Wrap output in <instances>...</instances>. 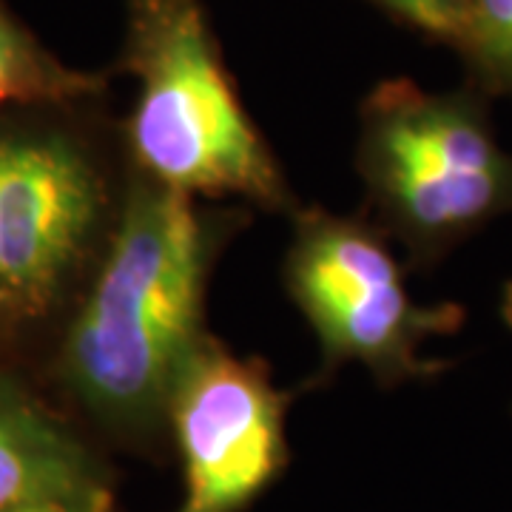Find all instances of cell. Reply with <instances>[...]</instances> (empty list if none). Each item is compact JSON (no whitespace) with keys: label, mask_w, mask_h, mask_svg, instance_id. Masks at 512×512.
I'll use <instances>...</instances> for the list:
<instances>
[{"label":"cell","mask_w":512,"mask_h":512,"mask_svg":"<svg viewBox=\"0 0 512 512\" xmlns=\"http://www.w3.org/2000/svg\"><path fill=\"white\" fill-rule=\"evenodd\" d=\"M222 220L134 174L97 268L49 359L55 387L120 439L168 427V404L205 342V291Z\"/></svg>","instance_id":"cell-1"},{"label":"cell","mask_w":512,"mask_h":512,"mask_svg":"<svg viewBox=\"0 0 512 512\" xmlns=\"http://www.w3.org/2000/svg\"><path fill=\"white\" fill-rule=\"evenodd\" d=\"M60 109L0 114V362L55 345L109 242L120 197L106 154Z\"/></svg>","instance_id":"cell-2"},{"label":"cell","mask_w":512,"mask_h":512,"mask_svg":"<svg viewBox=\"0 0 512 512\" xmlns=\"http://www.w3.org/2000/svg\"><path fill=\"white\" fill-rule=\"evenodd\" d=\"M126 60L137 77L126 128L134 174L191 200L293 208L288 180L242 106L197 0H134Z\"/></svg>","instance_id":"cell-3"},{"label":"cell","mask_w":512,"mask_h":512,"mask_svg":"<svg viewBox=\"0 0 512 512\" xmlns=\"http://www.w3.org/2000/svg\"><path fill=\"white\" fill-rule=\"evenodd\" d=\"M356 168L382 220L413 251L444 248L512 208V154L487 123L407 83L370 97Z\"/></svg>","instance_id":"cell-4"},{"label":"cell","mask_w":512,"mask_h":512,"mask_svg":"<svg viewBox=\"0 0 512 512\" xmlns=\"http://www.w3.org/2000/svg\"><path fill=\"white\" fill-rule=\"evenodd\" d=\"M285 285L311 322L325 370L356 362L382 384L430 373L421 348L453 333L461 311L419 305L382 237L365 222L299 211L285 256Z\"/></svg>","instance_id":"cell-5"},{"label":"cell","mask_w":512,"mask_h":512,"mask_svg":"<svg viewBox=\"0 0 512 512\" xmlns=\"http://www.w3.org/2000/svg\"><path fill=\"white\" fill-rule=\"evenodd\" d=\"M183 461L174 512H239L285 467V396L262 362L239 359L214 336L185 365L168 404Z\"/></svg>","instance_id":"cell-6"},{"label":"cell","mask_w":512,"mask_h":512,"mask_svg":"<svg viewBox=\"0 0 512 512\" xmlns=\"http://www.w3.org/2000/svg\"><path fill=\"white\" fill-rule=\"evenodd\" d=\"M106 487L97 458L20 367L0 362V512Z\"/></svg>","instance_id":"cell-7"},{"label":"cell","mask_w":512,"mask_h":512,"mask_svg":"<svg viewBox=\"0 0 512 512\" xmlns=\"http://www.w3.org/2000/svg\"><path fill=\"white\" fill-rule=\"evenodd\" d=\"M106 89L100 74L57 60L0 3V114L20 109H72Z\"/></svg>","instance_id":"cell-8"},{"label":"cell","mask_w":512,"mask_h":512,"mask_svg":"<svg viewBox=\"0 0 512 512\" xmlns=\"http://www.w3.org/2000/svg\"><path fill=\"white\" fill-rule=\"evenodd\" d=\"M487 66L512 74V0H461V32Z\"/></svg>","instance_id":"cell-9"},{"label":"cell","mask_w":512,"mask_h":512,"mask_svg":"<svg viewBox=\"0 0 512 512\" xmlns=\"http://www.w3.org/2000/svg\"><path fill=\"white\" fill-rule=\"evenodd\" d=\"M384 3L430 35L458 37L461 32V0H384Z\"/></svg>","instance_id":"cell-10"},{"label":"cell","mask_w":512,"mask_h":512,"mask_svg":"<svg viewBox=\"0 0 512 512\" xmlns=\"http://www.w3.org/2000/svg\"><path fill=\"white\" fill-rule=\"evenodd\" d=\"M3 512H111V501L106 487H92V490H80V493L35 498V501H26V504L9 507Z\"/></svg>","instance_id":"cell-11"},{"label":"cell","mask_w":512,"mask_h":512,"mask_svg":"<svg viewBox=\"0 0 512 512\" xmlns=\"http://www.w3.org/2000/svg\"><path fill=\"white\" fill-rule=\"evenodd\" d=\"M504 319L510 322L512 328V285L507 288V293H504Z\"/></svg>","instance_id":"cell-12"}]
</instances>
